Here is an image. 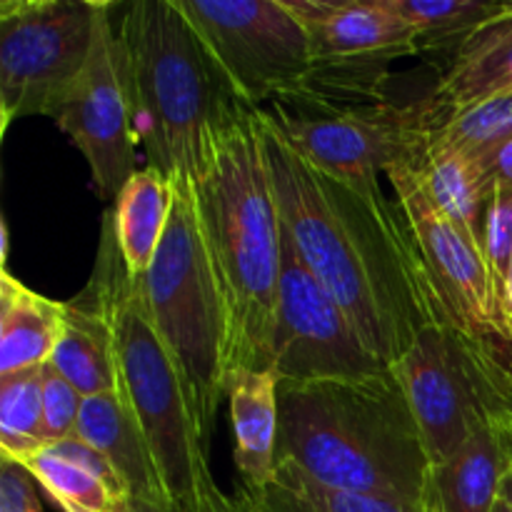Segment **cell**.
Masks as SVG:
<instances>
[{
	"mask_svg": "<svg viewBox=\"0 0 512 512\" xmlns=\"http://www.w3.org/2000/svg\"><path fill=\"white\" fill-rule=\"evenodd\" d=\"M265 165L283 230L363 343L395 365L428 325L445 323L398 203L360 193L305 160L260 108Z\"/></svg>",
	"mask_w": 512,
	"mask_h": 512,
	"instance_id": "obj_1",
	"label": "cell"
},
{
	"mask_svg": "<svg viewBox=\"0 0 512 512\" xmlns=\"http://www.w3.org/2000/svg\"><path fill=\"white\" fill-rule=\"evenodd\" d=\"M118 60L138 145L165 178L195 183L245 103L178 0L115 5Z\"/></svg>",
	"mask_w": 512,
	"mask_h": 512,
	"instance_id": "obj_2",
	"label": "cell"
},
{
	"mask_svg": "<svg viewBox=\"0 0 512 512\" xmlns=\"http://www.w3.org/2000/svg\"><path fill=\"white\" fill-rule=\"evenodd\" d=\"M278 413V463H293L323 488L428 508L433 465L393 368L368 378L280 380Z\"/></svg>",
	"mask_w": 512,
	"mask_h": 512,
	"instance_id": "obj_3",
	"label": "cell"
},
{
	"mask_svg": "<svg viewBox=\"0 0 512 512\" xmlns=\"http://www.w3.org/2000/svg\"><path fill=\"white\" fill-rule=\"evenodd\" d=\"M193 190L225 308V370H273L283 225L265 165L260 108L225 130Z\"/></svg>",
	"mask_w": 512,
	"mask_h": 512,
	"instance_id": "obj_4",
	"label": "cell"
},
{
	"mask_svg": "<svg viewBox=\"0 0 512 512\" xmlns=\"http://www.w3.org/2000/svg\"><path fill=\"white\" fill-rule=\"evenodd\" d=\"M90 283L110 310L120 388L143 425L168 498L178 512L193 510L210 490L218 488L210 473V445L200 433L178 360L150 320L138 283L125 270L105 220Z\"/></svg>",
	"mask_w": 512,
	"mask_h": 512,
	"instance_id": "obj_5",
	"label": "cell"
},
{
	"mask_svg": "<svg viewBox=\"0 0 512 512\" xmlns=\"http://www.w3.org/2000/svg\"><path fill=\"white\" fill-rule=\"evenodd\" d=\"M175 198L160 248L140 275V298L170 348L193 398L200 433L210 445L225 398L228 325L218 280L200 228L193 183L173 180Z\"/></svg>",
	"mask_w": 512,
	"mask_h": 512,
	"instance_id": "obj_6",
	"label": "cell"
},
{
	"mask_svg": "<svg viewBox=\"0 0 512 512\" xmlns=\"http://www.w3.org/2000/svg\"><path fill=\"white\" fill-rule=\"evenodd\" d=\"M503 340L435 323L393 365L423 433L430 465L448 460L480 428L512 423V373Z\"/></svg>",
	"mask_w": 512,
	"mask_h": 512,
	"instance_id": "obj_7",
	"label": "cell"
},
{
	"mask_svg": "<svg viewBox=\"0 0 512 512\" xmlns=\"http://www.w3.org/2000/svg\"><path fill=\"white\" fill-rule=\"evenodd\" d=\"M275 128L323 173L378 195L380 173L420 168L435 120L425 100L335 105L318 98H280L268 110Z\"/></svg>",
	"mask_w": 512,
	"mask_h": 512,
	"instance_id": "obj_8",
	"label": "cell"
},
{
	"mask_svg": "<svg viewBox=\"0 0 512 512\" xmlns=\"http://www.w3.org/2000/svg\"><path fill=\"white\" fill-rule=\"evenodd\" d=\"M103 0L0 3V135L30 115L53 118L83 75Z\"/></svg>",
	"mask_w": 512,
	"mask_h": 512,
	"instance_id": "obj_9",
	"label": "cell"
},
{
	"mask_svg": "<svg viewBox=\"0 0 512 512\" xmlns=\"http://www.w3.org/2000/svg\"><path fill=\"white\" fill-rule=\"evenodd\" d=\"M310 38L305 98L335 105L380 103L390 65L420 55L418 33L390 0H283ZM298 98V95H295Z\"/></svg>",
	"mask_w": 512,
	"mask_h": 512,
	"instance_id": "obj_10",
	"label": "cell"
},
{
	"mask_svg": "<svg viewBox=\"0 0 512 512\" xmlns=\"http://www.w3.org/2000/svg\"><path fill=\"white\" fill-rule=\"evenodd\" d=\"M178 5L248 105L263 108L308 90L310 38L283 0H178Z\"/></svg>",
	"mask_w": 512,
	"mask_h": 512,
	"instance_id": "obj_11",
	"label": "cell"
},
{
	"mask_svg": "<svg viewBox=\"0 0 512 512\" xmlns=\"http://www.w3.org/2000/svg\"><path fill=\"white\" fill-rule=\"evenodd\" d=\"M280 250L283 268L273 348L278 378L285 383H315L368 378L393 368L363 343L338 300L300 260L285 230Z\"/></svg>",
	"mask_w": 512,
	"mask_h": 512,
	"instance_id": "obj_12",
	"label": "cell"
},
{
	"mask_svg": "<svg viewBox=\"0 0 512 512\" xmlns=\"http://www.w3.org/2000/svg\"><path fill=\"white\" fill-rule=\"evenodd\" d=\"M113 10L115 3L103 0L88 65L50 120L88 160L95 193L115 203L125 183L140 170V145L120 73Z\"/></svg>",
	"mask_w": 512,
	"mask_h": 512,
	"instance_id": "obj_13",
	"label": "cell"
},
{
	"mask_svg": "<svg viewBox=\"0 0 512 512\" xmlns=\"http://www.w3.org/2000/svg\"><path fill=\"white\" fill-rule=\"evenodd\" d=\"M388 180L445 323L478 338H505L493 275L480 248L433 203L418 170L395 168Z\"/></svg>",
	"mask_w": 512,
	"mask_h": 512,
	"instance_id": "obj_14",
	"label": "cell"
},
{
	"mask_svg": "<svg viewBox=\"0 0 512 512\" xmlns=\"http://www.w3.org/2000/svg\"><path fill=\"white\" fill-rule=\"evenodd\" d=\"M512 473V423L470 435L448 460L430 468V512H493Z\"/></svg>",
	"mask_w": 512,
	"mask_h": 512,
	"instance_id": "obj_15",
	"label": "cell"
},
{
	"mask_svg": "<svg viewBox=\"0 0 512 512\" xmlns=\"http://www.w3.org/2000/svg\"><path fill=\"white\" fill-rule=\"evenodd\" d=\"M75 435L113 465L130 498L170 500L153 448L123 388L85 398Z\"/></svg>",
	"mask_w": 512,
	"mask_h": 512,
	"instance_id": "obj_16",
	"label": "cell"
},
{
	"mask_svg": "<svg viewBox=\"0 0 512 512\" xmlns=\"http://www.w3.org/2000/svg\"><path fill=\"white\" fill-rule=\"evenodd\" d=\"M278 388L275 370H233L225 378L233 458L245 490L265 488L278 468Z\"/></svg>",
	"mask_w": 512,
	"mask_h": 512,
	"instance_id": "obj_17",
	"label": "cell"
},
{
	"mask_svg": "<svg viewBox=\"0 0 512 512\" xmlns=\"http://www.w3.org/2000/svg\"><path fill=\"white\" fill-rule=\"evenodd\" d=\"M512 93V10L460 48L425 98L435 125L448 115Z\"/></svg>",
	"mask_w": 512,
	"mask_h": 512,
	"instance_id": "obj_18",
	"label": "cell"
},
{
	"mask_svg": "<svg viewBox=\"0 0 512 512\" xmlns=\"http://www.w3.org/2000/svg\"><path fill=\"white\" fill-rule=\"evenodd\" d=\"M23 468L63 512H123L133 503L113 465L78 435L50 445Z\"/></svg>",
	"mask_w": 512,
	"mask_h": 512,
	"instance_id": "obj_19",
	"label": "cell"
},
{
	"mask_svg": "<svg viewBox=\"0 0 512 512\" xmlns=\"http://www.w3.org/2000/svg\"><path fill=\"white\" fill-rule=\"evenodd\" d=\"M65 328L50 365L83 398L120 388L118 350L110 310L93 283L65 303Z\"/></svg>",
	"mask_w": 512,
	"mask_h": 512,
	"instance_id": "obj_20",
	"label": "cell"
},
{
	"mask_svg": "<svg viewBox=\"0 0 512 512\" xmlns=\"http://www.w3.org/2000/svg\"><path fill=\"white\" fill-rule=\"evenodd\" d=\"M65 303L0 275V375L48 365L63 338Z\"/></svg>",
	"mask_w": 512,
	"mask_h": 512,
	"instance_id": "obj_21",
	"label": "cell"
},
{
	"mask_svg": "<svg viewBox=\"0 0 512 512\" xmlns=\"http://www.w3.org/2000/svg\"><path fill=\"white\" fill-rule=\"evenodd\" d=\"M173 198V180L145 165L125 183L113 208L105 213L130 278L138 280L153 263L168 228Z\"/></svg>",
	"mask_w": 512,
	"mask_h": 512,
	"instance_id": "obj_22",
	"label": "cell"
},
{
	"mask_svg": "<svg viewBox=\"0 0 512 512\" xmlns=\"http://www.w3.org/2000/svg\"><path fill=\"white\" fill-rule=\"evenodd\" d=\"M235 498L248 512H430L425 505L403 500L323 488L285 460H280L273 480L265 488H238Z\"/></svg>",
	"mask_w": 512,
	"mask_h": 512,
	"instance_id": "obj_23",
	"label": "cell"
},
{
	"mask_svg": "<svg viewBox=\"0 0 512 512\" xmlns=\"http://www.w3.org/2000/svg\"><path fill=\"white\" fill-rule=\"evenodd\" d=\"M418 175L433 203L483 253L485 215H488L493 188L483 178L475 160L455 150H430L420 163Z\"/></svg>",
	"mask_w": 512,
	"mask_h": 512,
	"instance_id": "obj_24",
	"label": "cell"
},
{
	"mask_svg": "<svg viewBox=\"0 0 512 512\" xmlns=\"http://www.w3.org/2000/svg\"><path fill=\"white\" fill-rule=\"evenodd\" d=\"M390 5L415 28L420 53H450L453 58L485 25L512 10L508 0H390Z\"/></svg>",
	"mask_w": 512,
	"mask_h": 512,
	"instance_id": "obj_25",
	"label": "cell"
},
{
	"mask_svg": "<svg viewBox=\"0 0 512 512\" xmlns=\"http://www.w3.org/2000/svg\"><path fill=\"white\" fill-rule=\"evenodd\" d=\"M43 368L0 375V458L25 465L50 448L43 423Z\"/></svg>",
	"mask_w": 512,
	"mask_h": 512,
	"instance_id": "obj_26",
	"label": "cell"
},
{
	"mask_svg": "<svg viewBox=\"0 0 512 512\" xmlns=\"http://www.w3.org/2000/svg\"><path fill=\"white\" fill-rule=\"evenodd\" d=\"M512 135V93L465 108L433 125L428 138L430 150H455L480 155Z\"/></svg>",
	"mask_w": 512,
	"mask_h": 512,
	"instance_id": "obj_27",
	"label": "cell"
},
{
	"mask_svg": "<svg viewBox=\"0 0 512 512\" xmlns=\"http://www.w3.org/2000/svg\"><path fill=\"white\" fill-rule=\"evenodd\" d=\"M483 253L495 283V295L503 293L505 278L512 263V188H495L485 215Z\"/></svg>",
	"mask_w": 512,
	"mask_h": 512,
	"instance_id": "obj_28",
	"label": "cell"
},
{
	"mask_svg": "<svg viewBox=\"0 0 512 512\" xmlns=\"http://www.w3.org/2000/svg\"><path fill=\"white\" fill-rule=\"evenodd\" d=\"M85 398L53 368H43V423L50 445L73 438Z\"/></svg>",
	"mask_w": 512,
	"mask_h": 512,
	"instance_id": "obj_29",
	"label": "cell"
},
{
	"mask_svg": "<svg viewBox=\"0 0 512 512\" xmlns=\"http://www.w3.org/2000/svg\"><path fill=\"white\" fill-rule=\"evenodd\" d=\"M0 512H43L38 483L28 468L0 458Z\"/></svg>",
	"mask_w": 512,
	"mask_h": 512,
	"instance_id": "obj_30",
	"label": "cell"
},
{
	"mask_svg": "<svg viewBox=\"0 0 512 512\" xmlns=\"http://www.w3.org/2000/svg\"><path fill=\"white\" fill-rule=\"evenodd\" d=\"M473 160L490 188H512V135L480 155H473Z\"/></svg>",
	"mask_w": 512,
	"mask_h": 512,
	"instance_id": "obj_31",
	"label": "cell"
},
{
	"mask_svg": "<svg viewBox=\"0 0 512 512\" xmlns=\"http://www.w3.org/2000/svg\"><path fill=\"white\" fill-rule=\"evenodd\" d=\"M188 512H248L235 495H225L220 488H213L193 510Z\"/></svg>",
	"mask_w": 512,
	"mask_h": 512,
	"instance_id": "obj_32",
	"label": "cell"
},
{
	"mask_svg": "<svg viewBox=\"0 0 512 512\" xmlns=\"http://www.w3.org/2000/svg\"><path fill=\"white\" fill-rule=\"evenodd\" d=\"M500 318H503L505 340H512V263L505 278L503 293H500Z\"/></svg>",
	"mask_w": 512,
	"mask_h": 512,
	"instance_id": "obj_33",
	"label": "cell"
},
{
	"mask_svg": "<svg viewBox=\"0 0 512 512\" xmlns=\"http://www.w3.org/2000/svg\"><path fill=\"white\" fill-rule=\"evenodd\" d=\"M123 512H178L170 500H133Z\"/></svg>",
	"mask_w": 512,
	"mask_h": 512,
	"instance_id": "obj_34",
	"label": "cell"
},
{
	"mask_svg": "<svg viewBox=\"0 0 512 512\" xmlns=\"http://www.w3.org/2000/svg\"><path fill=\"white\" fill-rule=\"evenodd\" d=\"M503 500L512 508V473L508 475V480H505V485H503Z\"/></svg>",
	"mask_w": 512,
	"mask_h": 512,
	"instance_id": "obj_35",
	"label": "cell"
},
{
	"mask_svg": "<svg viewBox=\"0 0 512 512\" xmlns=\"http://www.w3.org/2000/svg\"><path fill=\"white\" fill-rule=\"evenodd\" d=\"M503 355H505V363H508V368L512 373V340H503Z\"/></svg>",
	"mask_w": 512,
	"mask_h": 512,
	"instance_id": "obj_36",
	"label": "cell"
},
{
	"mask_svg": "<svg viewBox=\"0 0 512 512\" xmlns=\"http://www.w3.org/2000/svg\"><path fill=\"white\" fill-rule=\"evenodd\" d=\"M5 260H8V228H5V223H3V265H5Z\"/></svg>",
	"mask_w": 512,
	"mask_h": 512,
	"instance_id": "obj_37",
	"label": "cell"
},
{
	"mask_svg": "<svg viewBox=\"0 0 512 512\" xmlns=\"http://www.w3.org/2000/svg\"><path fill=\"white\" fill-rule=\"evenodd\" d=\"M493 512H512V508H510V505L508 503H505V500L503 498H500V503L498 505H495V510Z\"/></svg>",
	"mask_w": 512,
	"mask_h": 512,
	"instance_id": "obj_38",
	"label": "cell"
}]
</instances>
